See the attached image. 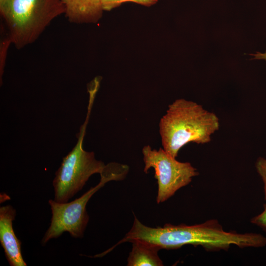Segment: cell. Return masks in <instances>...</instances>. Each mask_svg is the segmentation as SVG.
Listing matches in <instances>:
<instances>
[{
    "label": "cell",
    "instance_id": "obj_1",
    "mask_svg": "<svg viewBox=\"0 0 266 266\" xmlns=\"http://www.w3.org/2000/svg\"><path fill=\"white\" fill-rule=\"evenodd\" d=\"M134 240L167 250L178 249L185 245H200L211 251L228 249L232 245L241 248L266 245V237L263 235L226 232L214 219L194 225L166 224L163 227L151 228L143 224L135 216L131 230L116 244L118 245Z\"/></svg>",
    "mask_w": 266,
    "mask_h": 266
},
{
    "label": "cell",
    "instance_id": "obj_2",
    "mask_svg": "<svg viewBox=\"0 0 266 266\" xmlns=\"http://www.w3.org/2000/svg\"><path fill=\"white\" fill-rule=\"evenodd\" d=\"M214 113L198 103L179 99L169 104L161 118L159 132L164 150L176 158L179 150L189 143L204 144L220 128Z\"/></svg>",
    "mask_w": 266,
    "mask_h": 266
},
{
    "label": "cell",
    "instance_id": "obj_3",
    "mask_svg": "<svg viewBox=\"0 0 266 266\" xmlns=\"http://www.w3.org/2000/svg\"><path fill=\"white\" fill-rule=\"evenodd\" d=\"M0 12L11 43L20 49L33 43L65 8L61 0H0Z\"/></svg>",
    "mask_w": 266,
    "mask_h": 266
},
{
    "label": "cell",
    "instance_id": "obj_4",
    "mask_svg": "<svg viewBox=\"0 0 266 266\" xmlns=\"http://www.w3.org/2000/svg\"><path fill=\"white\" fill-rule=\"evenodd\" d=\"M107 165L105 171L100 175L99 183L79 198L65 203L58 202L54 200H49L52 218L50 226L41 240L42 245L46 244L51 239L59 237L65 232L75 238L83 236L89 220L86 208L89 200L106 183L124 180L129 170L127 165L111 162Z\"/></svg>",
    "mask_w": 266,
    "mask_h": 266
},
{
    "label": "cell",
    "instance_id": "obj_5",
    "mask_svg": "<svg viewBox=\"0 0 266 266\" xmlns=\"http://www.w3.org/2000/svg\"><path fill=\"white\" fill-rule=\"evenodd\" d=\"M93 103L89 102L87 118L78 134L77 142L69 153L63 159L53 181L54 200L58 202H68L82 189L93 174L103 173L107 165L97 160L93 152L83 148V142Z\"/></svg>",
    "mask_w": 266,
    "mask_h": 266
},
{
    "label": "cell",
    "instance_id": "obj_6",
    "mask_svg": "<svg viewBox=\"0 0 266 266\" xmlns=\"http://www.w3.org/2000/svg\"><path fill=\"white\" fill-rule=\"evenodd\" d=\"M144 172L153 168L158 185L157 203L165 202L180 188L188 185L199 174L189 162H181L166 153L163 148L152 149L149 145L142 150Z\"/></svg>",
    "mask_w": 266,
    "mask_h": 266
},
{
    "label": "cell",
    "instance_id": "obj_7",
    "mask_svg": "<svg viewBox=\"0 0 266 266\" xmlns=\"http://www.w3.org/2000/svg\"><path fill=\"white\" fill-rule=\"evenodd\" d=\"M15 216L16 210L11 205L0 207V242L11 266H26L21 252V241L12 227Z\"/></svg>",
    "mask_w": 266,
    "mask_h": 266
},
{
    "label": "cell",
    "instance_id": "obj_8",
    "mask_svg": "<svg viewBox=\"0 0 266 266\" xmlns=\"http://www.w3.org/2000/svg\"><path fill=\"white\" fill-rule=\"evenodd\" d=\"M68 21L75 24L95 23L101 18L100 0H61Z\"/></svg>",
    "mask_w": 266,
    "mask_h": 266
},
{
    "label": "cell",
    "instance_id": "obj_9",
    "mask_svg": "<svg viewBox=\"0 0 266 266\" xmlns=\"http://www.w3.org/2000/svg\"><path fill=\"white\" fill-rule=\"evenodd\" d=\"M132 248L127 259L128 266H162L163 263L158 255L160 250L148 242L134 240L131 242Z\"/></svg>",
    "mask_w": 266,
    "mask_h": 266
},
{
    "label": "cell",
    "instance_id": "obj_10",
    "mask_svg": "<svg viewBox=\"0 0 266 266\" xmlns=\"http://www.w3.org/2000/svg\"><path fill=\"white\" fill-rule=\"evenodd\" d=\"M103 10L110 11L126 2H134L146 6L156 4L159 0H100Z\"/></svg>",
    "mask_w": 266,
    "mask_h": 266
},
{
    "label": "cell",
    "instance_id": "obj_11",
    "mask_svg": "<svg viewBox=\"0 0 266 266\" xmlns=\"http://www.w3.org/2000/svg\"><path fill=\"white\" fill-rule=\"evenodd\" d=\"M255 166L258 173L261 177L264 182L265 195L266 200V159L259 157L256 160Z\"/></svg>",
    "mask_w": 266,
    "mask_h": 266
},
{
    "label": "cell",
    "instance_id": "obj_12",
    "mask_svg": "<svg viewBox=\"0 0 266 266\" xmlns=\"http://www.w3.org/2000/svg\"><path fill=\"white\" fill-rule=\"evenodd\" d=\"M11 43L9 37H7L2 41L0 45V78L3 72L5 64L6 54L9 44Z\"/></svg>",
    "mask_w": 266,
    "mask_h": 266
},
{
    "label": "cell",
    "instance_id": "obj_13",
    "mask_svg": "<svg viewBox=\"0 0 266 266\" xmlns=\"http://www.w3.org/2000/svg\"><path fill=\"white\" fill-rule=\"evenodd\" d=\"M264 208L261 213L251 219V222L266 230V203L264 204Z\"/></svg>",
    "mask_w": 266,
    "mask_h": 266
},
{
    "label": "cell",
    "instance_id": "obj_14",
    "mask_svg": "<svg viewBox=\"0 0 266 266\" xmlns=\"http://www.w3.org/2000/svg\"><path fill=\"white\" fill-rule=\"evenodd\" d=\"M250 55L253 56L251 60L254 59H263L266 60V52L264 53L257 52L255 54H250Z\"/></svg>",
    "mask_w": 266,
    "mask_h": 266
},
{
    "label": "cell",
    "instance_id": "obj_15",
    "mask_svg": "<svg viewBox=\"0 0 266 266\" xmlns=\"http://www.w3.org/2000/svg\"></svg>",
    "mask_w": 266,
    "mask_h": 266
}]
</instances>
